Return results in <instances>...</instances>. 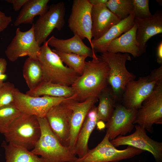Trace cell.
Returning <instances> with one entry per match:
<instances>
[{"label": "cell", "mask_w": 162, "mask_h": 162, "mask_svg": "<svg viewBox=\"0 0 162 162\" xmlns=\"http://www.w3.org/2000/svg\"><path fill=\"white\" fill-rule=\"evenodd\" d=\"M110 68L107 64L98 58L86 62L82 74L71 86L75 95L73 99L79 102L97 98L108 86Z\"/></svg>", "instance_id": "obj_1"}, {"label": "cell", "mask_w": 162, "mask_h": 162, "mask_svg": "<svg viewBox=\"0 0 162 162\" xmlns=\"http://www.w3.org/2000/svg\"><path fill=\"white\" fill-rule=\"evenodd\" d=\"M38 118L40 137L31 151L45 162H75L77 157L68 147L63 146L52 132L45 117Z\"/></svg>", "instance_id": "obj_2"}, {"label": "cell", "mask_w": 162, "mask_h": 162, "mask_svg": "<svg viewBox=\"0 0 162 162\" xmlns=\"http://www.w3.org/2000/svg\"><path fill=\"white\" fill-rule=\"evenodd\" d=\"M37 58L42 68L44 81L71 86L80 75L64 65L59 57L49 47L47 40L40 46Z\"/></svg>", "instance_id": "obj_3"}, {"label": "cell", "mask_w": 162, "mask_h": 162, "mask_svg": "<svg viewBox=\"0 0 162 162\" xmlns=\"http://www.w3.org/2000/svg\"><path fill=\"white\" fill-rule=\"evenodd\" d=\"M5 141L32 149L39 139L41 129L38 118L21 113L3 134Z\"/></svg>", "instance_id": "obj_4"}, {"label": "cell", "mask_w": 162, "mask_h": 162, "mask_svg": "<svg viewBox=\"0 0 162 162\" xmlns=\"http://www.w3.org/2000/svg\"><path fill=\"white\" fill-rule=\"evenodd\" d=\"M108 64L109 71L108 77L110 85L117 100L122 98L127 84L134 80L136 76L127 69L126 63L131 59L129 54L102 53L99 58Z\"/></svg>", "instance_id": "obj_5"}, {"label": "cell", "mask_w": 162, "mask_h": 162, "mask_svg": "<svg viewBox=\"0 0 162 162\" xmlns=\"http://www.w3.org/2000/svg\"><path fill=\"white\" fill-rule=\"evenodd\" d=\"M110 140L106 133L102 140L95 148L89 149L84 156L77 158L75 162H117L131 158L144 152L129 146L125 149L118 150Z\"/></svg>", "instance_id": "obj_6"}, {"label": "cell", "mask_w": 162, "mask_h": 162, "mask_svg": "<svg viewBox=\"0 0 162 162\" xmlns=\"http://www.w3.org/2000/svg\"><path fill=\"white\" fill-rule=\"evenodd\" d=\"M134 124L152 133L154 124H162V82L156 83L152 93L138 110Z\"/></svg>", "instance_id": "obj_7"}, {"label": "cell", "mask_w": 162, "mask_h": 162, "mask_svg": "<svg viewBox=\"0 0 162 162\" xmlns=\"http://www.w3.org/2000/svg\"><path fill=\"white\" fill-rule=\"evenodd\" d=\"M14 98L13 104L21 113L43 118L45 117L51 108L69 98L47 95L32 96L22 92L16 88Z\"/></svg>", "instance_id": "obj_8"}, {"label": "cell", "mask_w": 162, "mask_h": 162, "mask_svg": "<svg viewBox=\"0 0 162 162\" xmlns=\"http://www.w3.org/2000/svg\"><path fill=\"white\" fill-rule=\"evenodd\" d=\"M65 6L61 2L51 4L48 10L33 24L35 39L40 46L55 28L59 31L65 23Z\"/></svg>", "instance_id": "obj_9"}, {"label": "cell", "mask_w": 162, "mask_h": 162, "mask_svg": "<svg viewBox=\"0 0 162 162\" xmlns=\"http://www.w3.org/2000/svg\"><path fill=\"white\" fill-rule=\"evenodd\" d=\"M92 6L89 0H73L68 21V26L74 34L82 40L86 38L92 49Z\"/></svg>", "instance_id": "obj_10"}, {"label": "cell", "mask_w": 162, "mask_h": 162, "mask_svg": "<svg viewBox=\"0 0 162 162\" xmlns=\"http://www.w3.org/2000/svg\"><path fill=\"white\" fill-rule=\"evenodd\" d=\"M71 98L52 107L45 117L51 129L61 143L68 147L72 113L68 100Z\"/></svg>", "instance_id": "obj_11"}, {"label": "cell", "mask_w": 162, "mask_h": 162, "mask_svg": "<svg viewBox=\"0 0 162 162\" xmlns=\"http://www.w3.org/2000/svg\"><path fill=\"white\" fill-rule=\"evenodd\" d=\"M40 46L36 40L33 25L28 30L21 31L17 28L15 35L7 47L5 54L8 59L14 62L20 57L28 56L37 58Z\"/></svg>", "instance_id": "obj_12"}, {"label": "cell", "mask_w": 162, "mask_h": 162, "mask_svg": "<svg viewBox=\"0 0 162 162\" xmlns=\"http://www.w3.org/2000/svg\"><path fill=\"white\" fill-rule=\"evenodd\" d=\"M135 131L131 134L119 136L111 140V143L115 147L127 145L147 151L153 155L156 160L160 162L162 160V143L155 141L148 136L145 129L139 125L135 126Z\"/></svg>", "instance_id": "obj_13"}, {"label": "cell", "mask_w": 162, "mask_h": 162, "mask_svg": "<svg viewBox=\"0 0 162 162\" xmlns=\"http://www.w3.org/2000/svg\"><path fill=\"white\" fill-rule=\"evenodd\" d=\"M138 110L128 109L122 104H116L113 112L106 124L109 140L131 132L135 126L134 122Z\"/></svg>", "instance_id": "obj_14"}, {"label": "cell", "mask_w": 162, "mask_h": 162, "mask_svg": "<svg viewBox=\"0 0 162 162\" xmlns=\"http://www.w3.org/2000/svg\"><path fill=\"white\" fill-rule=\"evenodd\" d=\"M156 82L148 80V76L132 80L126 85L122 95V105L128 109L138 110L153 91Z\"/></svg>", "instance_id": "obj_15"}, {"label": "cell", "mask_w": 162, "mask_h": 162, "mask_svg": "<svg viewBox=\"0 0 162 162\" xmlns=\"http://www.w3.org/2000/svg\"><path fill=\"white\" fill-rule=\"evenodd\" d=\"M134 23L136 27V38L142 54L146 50V43L152 37L162 33V11L157 10L148 18L135 17Z\"/></svg>", "instance_id": "obj_16"}, {"label": "cell", "mask_w": 162, "mask_h": 162, "mask_svg": "<svg viewBox=\"0 0 162 162\" xmlns=\"http://www.w3.org/2000/svg\"><path fill=\"white\" fill-rule=\"evenodd\" d=\"M98 100L97 98H89L82 102L76 101L72 98L68 100L72 110L68 147L74 154V146L79 132L88 112Z\"/></svg>", "instance_id": "obj_17"}, {"label": "cell", "mask_w": 162, "mask_h": 162, "mask_svg": "<svg viewBox=\"0 0 162 162\" xmlns=\"http://www.w3.org/2000/svg\"><path fill=\"white\" fill-rule=\"evenodd\" d=\"M91 16L92 35L94 40L100 38L121 20L104 4L92 6Z\"/></svg>", "instance_id": "obj_18"}, {"label": "cell", "mask_w": 162, "mask_h": 162, "mask_svg": "<svg viewBox=\"0 0 162 162\" xmlns=\"http://www.w3.org/2000/svg\"><path fill=\"white\" fill-rule=\"evenodd\" d=\"M47 41L48 46L54 47L56 51L86 56L94 60L98 58L92 49L87 46L76 35L66 39H58L52 36Z\"/></svg>", "instance_id": "obj_19"}, {"label": "cell", "mask_w": 162, "mask_h": 162, "mask_svg": "<svg viewBox=\"0 0 162 162\" xmlns=\"http://www.w3.org/2000/svg\"><path fill=\"white\" fill-rule=\"evenodd\" d=\"M135 16L133 13L112 27L104 35L97 40L92 39V50L94 52H107L111 42L130 30L134 26Z\"/></svg>", "instance_id": "obj_20"}, {"label": "cell", "mask_w": 162, "mask_h": 162, "mask_svg": "<svg viewBox=\"0 0 162 162\" xmlns=\"http://www.w3.org/2000/svg\"><path fill=\"white\" fill-rule=\"evenodd\" d=\"M99 121L97 107L94 105L87 115L77 137L74 152L78 158L83 157L89 150L88 143L89 137Z\"/></svg>", "instance_id": "obj_21"}, {"label": "cell", "mask_w": 162, "mask_h": 162, "mask_svg": "<svg viewBox=\"0 0 162 162\" xmlns=\"http://www.w3.org/2000/svg\"><path fill=\"white\" fill-rule=\"evenodd\" d=\"M136 30L134 24L130 30L111 41L107 52L113 53L121 52L130 54L134 57L141 56L142 54L136 39Z\"/></svg>", "instance_id": "obj_22"}, {"label": "cell", "mask_w": 162, "mask_h": 162, "mask_svg": "<svg viewBox=\"0 0 162 162\" xmlns=\"http://www.w3.org/2000/svg\"><path fill=\"white\" fill-rule=\"evenodd\" d=\"M26 94L32 96L47 95L66 98H73L75 95L74 92L71 86L44 81L34 88L27 91Z\"/></svg>", "instance_id": "obj_23"}, {"label": "cell", "mask_w": 162, "mask_h": 162, "mask_svg": "<svg viewBox=\"0 0 162 162\" xmlns=\"http://www.w3.org/2000/svg\"><path fill=\"white\" fill-rule=\"evenodd\" d=\"M49 0H28L23 6L14 22L18 26L22 24H32L34 17L41 16L48 10Z\"/></svg>", "instance_id": "obj_24"}, {"label": "cell", "mask_w": 162, "mask_h": 162, "mask_svg": "<svg viewBox=\"0 0 162 162\" xmlns=\"http://www.w3.org/2000/svg\"><path fill=\"white\" fill-rule=\"evenodd\" d=\"M4 141L1 146L5 151V162H45L26 148Z\"/></svg>", "instance_id": "obj_25"}, {"label": "cell", "mask_w": 162, "mask_h": 162, "mask_svg": "<svg viewBox=\"0 0 162 162\" xmlns=\"http://www.w3.org/2000/svg\"><path fill=\"white\" fill-rule=\"evenodd\" d=\"M98 98L99 103L97 111L98 120L107 122L113 112L117 100L111 87L108 86L100 92Z\"/></svg>", "instance_id": "obj_26"}, {"label": "cell", "mask_w": 162, "mask_h": 162, "mask_svg": "<svg viewBox=\"0 0 162 162\" xmlns=\"http://www.w3.org/2000/svg\"><path fill=\"white\" fill-rule=\"evenodd\" d=\"M23 74L29 89H32L43 81L41 65L37 58L28 57L25 61Z\"/></svg>", "instance_id": "obj_27"}, {"label": "cell", "mask_w": 162, "mask_h": 162, "mask_svg": "<svg viewBox=\"0 0 162 162\" xmlns=\"http://www.w3.org/2000/svg\"><path fill=\"white\" fill-rule=\"evenodd\" d=\"M52 51L60 58L63 63L68 67L73 70L80 75L83 72L86 61L88 57L73 53H67L56 51Z\"/></svg>", "instance_id": "obj_28"}, {"label": "cell", "mask_w": 162, "mask_h": 162, "mask_svg": "<svg viewBox=\"0 0 162 162\" xmlns=\"http://www.w3.org/2000/svg\"><path fill=\"white\" fill-rule=\"evenodd\" d=\"M106 5L121 20L126 18L133 12L132 0H108Z\"/></svg>", "instance_id": "obj_29"}, {"label": "cell", "mask_w": 162, "mask_h": 162, "mask_svg": "<svg viewBox=\"0 0 162 162\" xmlns=\"http://www.w3.org/2000/svg\"><path fill=\"white\" fill-rule=\"evenodd\" d=\"M20 114L21 112L13 103L0 107V133L4 134Z\"/></svg>", "instance_id": "obj_30"}, {"label": "cell", "mask_w": 162, "mask_h": 162, "mask_svg": "<svg viewBox=\"0 0 162 162\" xmlns=\"http://www.w3.org/2000/svg\"><path fill=\"white\" fill-rule=\"evenodd\" d=\"M15 88L9 82H4L0 86V107L13 103Z\"/></svg>", "instance_id": "obj_31"}, {"label": "cell", "mask_w": 162, "mask_h": 162, "mask_svg": "<svg viewBox=\"0 0 162 162\" xmlns=\"http://www.w3.org/2000/svg\"><path fill=\"white\" fill-rule=\"evenodd\" d=\"M134 6L133 13L135 17L146 19L151 17L152 14L150 12L148 0H132Z\"/></svg>", "instance_id": "obj_32"}, {"label": "cell", "mask_w": 162, "mask_h": 162, "mask_svg": "<svg viewBox=\"0 0 162 162\" xmlns=\"http://www.w3.org/2000/svg\"><path fill=\"white\" fill-rule=\"evenodd\" d=\"M148 76L149 81H155L156 83L162 82V64L152 70L150 74Z\"/></svg>", "instance_id": "obj_33"}, {"label": "cell", "mask_w": 162, "mask_h": 162, "mask_svg": "<svg viewBox=\"0 0 162 162\" xmlns=\"http://www.w3.org/2000/svg\"><path fill=\"white\" fill-rule=\"evenodd\" d=\"M12 21L11 16H7L0 10V32L4 31Z\"/></svg>", "instance_id": "obj_34"}, {"label": "cell", "mask_w": 162, "mask_h": 162, "mask_svg": "<svg viewBox=\"0 0 162 162\" xmlns=\"http://www.w3.org/2000/svg\"><path fill=\"white\" fill-rule=\"evenodd\" d=\"M7 63L5 58H0V86L3 82Z\"/></svg>", "instance_id": "obj_35"}, {"label": "cell", "mask_w": 162, "mask_h": 162, "mask_svg": "<svg viewBox=\"0 0 162 162\" xmlns=\"http://www.w3.org/2000/svg\"><path fill=\"white\" fill-rule=\"evenodd\" d=\"M28 0H6L8 3L12 4L13 8L15 11L19 10L21 8H22L24 4Z\"/></svg>", "instance_id": "obj_36"}, {"label": "cell", "mask_w": 162, "mask_h": 162, "mask_svg": "<svg viewBox=\"0 0 162 162\" xmlns=\"http://www.w3.org/2000/svg\"><path fill=\"white\" fill-rule=\"evenodd\" d=\"M157 61L158 63L162 64V41L158 44L157 48Z\"/></svg>", "instance_id": "obj_37"}, {"label": "cell", "mask_w": 162, "mask_h": 162, "mask_svg": "<svg viewBox=\"0 0 162 162\" xmlns=\"http://www.w3.org/2000/svg\"><path fill=\"white\" fill-rule=\"evenodd\" d=\"M90 4L92 5L106 4L108 0H89Z\"/></svg>", "instance_id": "obj_38"}, {"label": "cell", "mask_w": 162, "mask_h": 162, "mask_svg": "<svg viewBox=\"0 0 162 162\" xmlns=\"http://www.w3.org/2000/svg\"><path fill=\"white\" fill-rule=\"evenodd\" d=\"M156 1L160 5L161 4V5H162V0H156Z\"/></svg>", "instance_id": "obj_39"}]
</instances>
